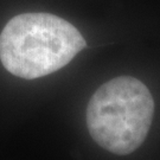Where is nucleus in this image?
Wrapping results in <instances>:
<instances>
[{
    "label": "nucleus",
    "instance_id": "f257e3e1",
    "mask_svg": "<svg viewBox=\"0 0 160 160\" xmlns=\"http://www.w3.org/2000/svg\"><path fill=\"white\" fill-rule=\"evenodd\" d=\"M87 46L80 31L50 13H23L0 33V61L14 76L39 78L65 67Z\"/></svg>",
    "mask_w": 160,
    "mask_h": 160
},
{
    "label": "nucleus",
    "instance_id": "f03ea898",
    "mask_svg": "<svg viewBox=\"0 0 160 160\" xmlns=\"http://www.w3.org/2000/svg\"><path fill=\"white\" fill-rule=\"evenodd\" d=\"M154 114L148 88L132 76L106 82L87 107V126L94 141L110 153L126 155L147 137Z\"/></svg>",
    "mask_w": 160,
    "mask_h": 160
}]
</instances>
